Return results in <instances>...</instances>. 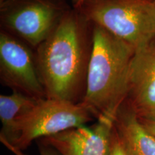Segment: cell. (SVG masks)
Segmentation results:
<instances>
[{
	"label": "cell",
	"mask_w": 155,
	"mask_h": 155,
	"mask_svg": "<svg viewBox=\"0 0 155 155\" xmlns=\"http://www.w3.org/2000/svg\"><path fill=\"white\" fill-rule=\"evenodd\" d=\"M91 43L81 103L95 119L114 121L129 94V69L135 49L95 25Z\"/></svg>",
	"instance_id": "2"
},
{
	"label": "cell",
	"mask_w": 155,
	"mask_h": 155,
	"mask_svg": "<svg viewBox=\"0 0 155 155\" xmlns=\"http://www.w3.org/2000/svg\"><path fill=\"white\" fill-rule=\"evenodd\" d=\"M76 9L135 50L155 40L154 0H86Z\"/></svg>",
	"instance_id": "3"
},
{
	"label": "cell",
	"mask_w": 155,
	"mask_h": 155,
	"mask_svg": "<svg viewBox=\"0 0 155 155\" xmlns=\"http://www.w3.org/2000/svg\"><path fill=\"white\" fill-rule=\"evenodd\" d=\"M138 118L143 127L155 137V114L138 116Z\"/></svg>",
	"instance_id": "12"
},
{
	"label": "cell",
	"mask_w": 155,
	"mask_h": 155,
	"mask_svg": "<svg viewBox=\"0 0 155 155\" xmlns=\"http://www.w3.org/2000/svg\"><path fill=\"white\" fill-rule=\"evenodd\" d=\"M114 125L131 155H155V137L143 127L127 101L116 114Z\"/></svg>",
	"instance_id": "9"
},
{
	"label": "cell",
	"mask_w": 155,
	"mask_h": 155,
	"mask_svg": "<svg viewBox=\"0 0 155 155\" xmlns=\"http://www.w3.org/2000/svg\"><path fill=\"white\" fill-rule=\"evenodd\" d=\"M83 125L40 139L60 155H110L114 121L98 119Z\"/></svg>",
	"instance_id": "7"
},
{
	"label": "cell",
	"mask_w": 155,
	"mask_h": 155,
	"mask_svg": "<svg viewBox=\"0 0 155 155\" xmlns=\"http://www.w3.org/2000/svg\"><path fill=\"white\" fill-rule=\"evenodd\" d=\"M0 75L5 85L33 98H46L35 57L24 44L10 35L0 34Z\"/></svg>",
	"instance_id": "6"
},
{
	"label": "cell",
	"mask_w": 155,
	"mask_h": 155,
	"mask_svg": "<svg viewBox=\"0 0 155 155\" xmlns=\"http://www.w3.org/2000/svg\"><path fill=\"white\" fill-rule=\"evenodd\" d=\"M65 12L53 0H5L2 4L5 26L34 47L48 38Z\"/></svg>",
	"instance_id": "5"
},
{
	"label": "cell",
	"mask_w": 155,
	"mask_h": 155,
	"mask_svg": "<svg viewBox=\"0 0 155 155\" xmlns=\"http://www.w3.org/2000/svg\"><path fill=\"white\" fill-rule=\"evenodd\" d=\"M127 101L138 116L155 114V40L135 50Z\"/></svg>",
	"instance_id": "8"
},
{
	"label": "cell",
	"mask_w": 155,
	"mask_h": 155,
	"mask_svg": "<svg viewBox=\"0 0 155 155\" xmlns=\"http://www.w3.org/2000/svg\"><path fill=\"white\" fill-rule=\"evenodd\" d=\"M71 1L73 2V4H74L75 7H76V6L78 5V3L80 2V0H71Z\"/></svg>",
	"instance_id": "14"
},
{
	"label": "cell",
	"mask_w": 155,
	"mask_h": 155,
	"mask_svg": "<svg viewBox=\"0 0 155 155\" xmlns=\"http://www.w3.org/2000/svg\"><path fill=\"white\" fill-rule=\"evenodd\" d=\"M86 21L81 12L65 11L38 47L36 65L46 98L74 104L82 101L91 50Z\"/></svg>",
	"instance_id": "1"
},
{
	"label": "cell",
	"mask_w": 155,
	"mask_h": 155,
	"mask_svg": "<svg viewBox=\"0 0 155 155\" xmlns=\"http://www.w3.org/2000/svg\"><path fill=\"white\" fill-rule=\"evenodd\" d=\"M39 150L40 155H60L53 147L39 141Z\"/></svg>",
	"instance_id": "13"
},
{
	"label": "cell",
	"mask_w": 155,
	"mask_h": 155,
	"mask_svg": "<svg viewBox=\"0 0 155 155\" xmlns=\"http://www.w3.org/2000/svg\"><path fill=\"white\" fill-rule=\"evenodd\" d=\"M94 116L82 103L45 98L39 99L19 124V139L12 150L18 155L36 139L86 125Z\"/></svg>",
	"instance_id": "4"
},
{
	"label": "cell",
	"mask_w": 155,
	"mask_h": 155,
	"mask_svg": "<svg viewBox=\"0 0 155 155\" xmlns=\"http://www.w3.org/2000/svg\"><path fill=\"white\" fill-rule=\"evenodd\" d=\"M86 0H80V2L78 3V5L76 7H75V8H78V7H80V6L82 5V4L84 2H86Z\"/></svg>",
	"instance_id": "15"
},
{
	"label": "cell",
	"mask_w": 155,
	"mask_h": 155,
	"mask_svg": "<svg viewBox=\"0 0 155 155\" xmlns=\"http://www.w3.org/2000/svg\"><path fill=\"white\" fill-rule=\"evenodd\" d=\"M154 3H155V0H154Z\"/></svg>",
	"instance_id": "16"
},
{
	"label": "cell",
	"mask_w": 155,
	"mask_h": 155,
	"mask_svg": "<svg viewBox=\"0 0 155 155\" xmlns=\"http://www.w3.org/2000/svg\"><path fill=\"white\" fill-rule=\"evenodd\" d=\"M38 100L16 91L10 95L0 96V120L2 125L0 137L8 148L15 146L19 136V122Z\"/></svg>",
	"instance_id": "10"
},
{
	"label": "cell",
	"mask_w": 155,
	"mask_h": 155,
	"mask_svg": "<svg viewBox=\"0 0 155 155\" xmlns=\"http://www.w3.org/2000/svg\"><path fill=\"white\" fill-rule=\"evenodd\" d=\"M110 155H131L124 141L116 131L114 125V131L111 139V148Z\"/></svg>",
	"instance_id": "11"
}]
</instances>
